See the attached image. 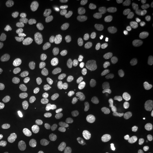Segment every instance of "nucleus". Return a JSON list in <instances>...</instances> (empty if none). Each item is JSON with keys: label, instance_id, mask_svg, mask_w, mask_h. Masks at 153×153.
<instances>
[{"label": "nucleus", "instance_id": "a19ab883", "mask_svg": "<svg viewBox=\"0 0 153 153\" xmlns=\"http://www.w3.org/2000/svg\"><path fill=\"white\" fill-rule=\"evenodd\" d=\"M7 91V88L5 85L0 84V98H2L5 95Z\"/></svg>", "mask_w": 153, "mask_h": 153}, {"label": "nucleus", "instance_id": "2eb2a0df", "mask_svg": "<svg viewBox=\"0 0 153 153\" xmlns=\"http://www.w3.org/2000/svg\"><path fill=\"white\" fill-rule=\"evenodd\" d=\"M102 88L98 85H94L88 89L86 93V98L87 100H91L96 98L100 94Z\"/></svg>", "mask_w": 153, "mask_h": 153}, {"label": "nucleus", "instance_id": "cd10ccee", "mask_svg": "<svg viewBox=\"0 0 153 153\" xmlns=\"http://www.w3.org/2000/svg\"><path fill=\"white\" fill-rule=\"evenodd\" d=\"M130 79L134 85H138L142 82V74L140 71H133L130 76Z\"/></svg>", "mask_w": 153, "mask_h": 153}, {"label": "nucleus", "instance_id": "0eeeda50", "mask_svg": "<svg viewBox=\"0 0 153 153\" xmlns=\"http://www.w3.org/2000/svg\"><path fill=\"white\" fill-rule=\"evenodd\" d=\"M117 126V120L115 116L109 115L106 116L102 123V127L105 131H114Z\"/></svg>", "mask_w": 153, "mask_h": 153}, {"label": "nucleus", "instance_id": "b1692460", "mask_svg": "<svg viewBox=\"0 0 153 153\" xmlns=\"http://www.w3.org/2000/svg\"><path fill=\"white\" fill-rule=\"evenodd\" d=\"M145 28V24L144 22H138L136 26H134L130 31V34L134 36H138L143 31Z\"/></svg>", "mask_w": 153, "mask_h": 153}, {"label": "nucleus", "instance_id": "37998d69", "mask_svg": "<svg viewBox=\"0 0 153 153\" xmlns=\"http://www.w3.org/2000/svg\"><path fill=\"white\" fill-rule=\"evenodd\" d=\"M109 19L111 21L114 23H118L119 22V18L118 17L115 15H110L109 16Z\"/></svg>", "mask_w": 153, "mask_h": 153}, {"label": "nucleus", "instance_id": "f3484780", "mask_svg": "<svg viewBox=\"0 0 153 153\" xmlns=\"http://www.w3.org/2000/svg\"><path fill=\"white\" fill-rule=\"evenodd\" d=\"M13 77V71L11 68L7 66L3 68L0 73V81L2 82H7L10 81Z\"/></svg>", "mask_w": 153, "mask_h": 153}, {"label": "nucleus", "instance_id": "4468645a", "mask_svg": "<svg viewBox=\"0 0 153 153\" xmlns=\"http://www.w3.org/2000/svg\"><path fill=\"white\" fill-rule=\"evenodd\" d=\"M57 131L61 138L68 139L71 135V126L67 123H62L59 126Z\"/></svg>", "mask_w": 153, "mask_h": 153}, {"label": "nucleus", "instance_id": "f704fd0d", "mask_svg": "<svg viewBox=\"0 0 153 153\" xmlns=\"http://www.w3.org/2000/svg\"><path fill=\"white\" fill-rule=\"evenodd\" d=\"M47 62V59L44 57H38L35 58L33 60V66L36 67V68H39L40 66H44Z\"/></svg>", "mask_w": 153, "mask_h": 153}, {"label": "nucleus", "instance_id": "a211bd4d", "mask_svg": "<svg viewBox=\"0 0 153 153\" xmlns=\"http://www.w3.org/2000/svg\"><path fill=\"white\" fill-rule=\"evenodd\" d=\"M107 37V34L104 31H98L94 33L91 38V42L93 45H98L103 42Z\"/></svg>", "mask_w": 153, "mask_h": 153}, {"label": "nucleus", "instance_id": "473e14b6", "mask_svg": "<svg viewBox=\"0 0 153 153\" xmlns=\"http://www.w3.org/2000/svg\"><path fill=\"white\" fill-rule=\"evenodd\" d=\"M134 102L132 100H126L121 105V109L124 112H129L134 108Z\"/></svg>", "mask_w": 153, "mask_h": 153}, {"label": "nucleus", "instance_id": "412c9836", "mask_svg": "<svg viewBox=\"0 0 153 153\" xmlns=\"http://www.w3.org/2000/svg\"><path fill=\"white\" fill-rule=\"evenodd\" d=\"M57 47L60 49H64L66 48L71 47L73 42L71 39L68 38H61L56 42Z\"/></svg>", "mask_w": 153, "mask_h": 153}, {"label": "nucleus", "instance_id": "72a5a7b5", "mask_svg": "<svg viewBox=\"0 0 153 153\" xmlns=\"http://www.w3.org/2000/svg\"><path fill=\"white\" fill-rule=\"evenodd\" d=\"M110 74L107 71H103L101 73L99 78V82L102 86H106L109 83Z\"/></svg>", "mask_w": 153, "mask_h": 153}, {"label": "nucleus", "instance_id": "a878e982", "mask_svg": "<svg viewBox=\"0 0 153 153\" xmlns=\"http://www.w3.org/2000/svg\"><path fill=\"white\" fill-rule=\"evenodd\" d=\"M94 116V112L93 110L88 108V107H85L82 109L81 117L82 120L85 121H88L91 120Z\"/></svg>", "mask_w": 153, "mask_h": 153}, {"label": "nucleus", "instance_id": "f03ea898", "mask_svg": "<svg viewBox=\"0 0 153 153\" xmlns=\"http://www.w3.org/2000/svg\"><path fill=\"white\" fill-rule=\"evenodd\" d=\"M78 11L77 7L73 2H69L63 6L61 11L62 20L66 23H69L74 20Z\"/></svg>", "mask_w": 153, "mask_h": 153}, {"label": "nucleus", "instance_id": "2f4dec72", "mask_svg": "<svg viewBox=\"0 0 153 153\" xmlns=\"http://www.w3.org/2000/svg\"><path fill=\"white\" fill-rule=\"evenodd\" d=\"M9 60L13 62H16L17 61H21L24 60V57L22 56V54L19 52V51L17 49H16L13 51L12 53L9 57Z\"/></svg>", "mask_w": 153, "mask_h": 153}, {"label": "nucleus", "instance_id": "9d476101", "mask_svg": "<svg viewBox=\"0 0 153 153\" xmlns=\"http://www.w3.org/2000/svg\"><path fill=\"white\" fill-rule=\"evenodd\" d=\"M28 4L24 1H16L11 6V10L16 14H21L27 10Z\"/></svg>", "mask_w": 153, "mask_h": 153}, {"label": "nucleus", "instance_id": "20e7f679", "mask_svg": "<svg viewBox=\"0 0 153 153\" xmlns=\"http://www.w3.org/2000/svg\"><path fill=\"white\" fill-rule=\"evenodd\" d=\"M124 78V72L120 69H115L112 71L109 76V86L113 88H119L123 83Z\"/></svg>", "mask_w": 153, "mask_h": 153}, {"label": "nucleus", "instance_id": "c03bdc74", "mask_svg": "<svg viewBox=\"0 0 153 153\" xmlns=\"http://www.w3.org/2000/svg\"><path fill=\"white\" fill-rule=\"evenodd\" d=\"M5 140L1 136H0V148H2L5 143Z\"/></svg>", "mask_w": 153, "mask_h": 153}, {"label": "nucleus", "instance_id": "6ab92c4d", "mask_svg": "<svg viewBox=\"0 0 153 153\" xmlns=\"http://www.w3.org/2000/svg\"><path fill=\"white\" fill-rule=\"evenodd\" d=\"M73 54L78 60H85L88 57V53L82 46H76L73 51Z\"/></svg>", "mask_w": 153, "mask_h": 153}, {"label": "nucleus", "instance_id": "aec40b11", "mask_svg": "<svg viewBox=\"0 0 153 153\" xmlns=\"http://www.w3.org/2000/svg\"><path fill=\"white\" fill-rule=\"evenodd\" d=\"M39 43L46 47H53L56 44V39L53 36H42L39 39Z\"/></svg>", "mask_w": 153, "mask_h": 153}, {"label": "nucleus", "instance_id": "79ce46f5", "mask_svg": "<svg viewBox=\"0 0 153 153\" xmlns=\"http://www.w3.org/2000/svg\"><path fill=\"white\" fill-rule=\"evenodd\" d=\"M132 153V149L129 147L122 148L120 150L118 151L117 153Z\"/></svg>", "mask_w": 153, "mask_h": 153}, {"label": "nucleus", "instance_id": "1a4fd4ad", "mask_svg": "<svg viewBox=\"0 0 153 153\" xmlns=\"http://www.w3.org/2000/svg\"><path fill=\"white\" fill-rule=\"evenodd\" d=\"M123 141V138L120 136L114 135L104 142V146L107 149H112L121 145Z\"/></svg>", "mask_w": 153, "mask_h": 153}, {"label": "nucleus", "instance_id": "9b49d317", "mask_svg": "<svg viewBox=\"0 0 153 153\" xmlns=\"http://www.w3.org/2000/svg\"><path fill=\"white\" fill-rule=\"evenodd\" d=\"M138 52V48L136 46H131L124 51L122 57L126 61L131 60L135 58Z\"/></svg>", "mask_w": 153, "mask_h": 153}, {"label": "nucleus", "instance_id": "49530a36", "mask_svg": "<svg viewBox=\"0 0 153 153\" xmlns=\"http://www.w3.org/2000/svg\"><path fill=\"white\" fill-rule=\"evenodd\" d=\"M19 142H20V143H22V141H19Z\"/></svg>", "mask_w": 153, "mask_h": 153}, {"label": "nucleus", "instance_id": "7ed1b4c3", "mask_svg": "<svg viewBox=\"0 0 153 153\" xmlns=\"http://www.w3.org/2000/svg\"><path fill=\"white\" fill-rule=\"evenodd\" d=\"M66 82V79L61 75H55L45 82V87L49 90H56L62 88Z\"/></svg>", "mask_w": 153, "mask_h": 153}, {"label": "nucleus", "instance_id": "58836bf2", "mask_svg": "<svg viewBox=\"0 0 153 153\" xmlns=\"http://www.w3.org/2000/svg\"><path fill=\"white\" fill-rule=\"evenodd\" d=\"M145 130L149 133H153V119H149L145 123Z\"/></svg>", "mask_w": 153, "mask_h": 153}, {"label": "nucleus", "instance_id": "ea45409f", "mask_svg": "<svg viewBox=\"0 0 153 153\" xmlns=\"http://www.w3.org/2000/svg\"><path fill=\"white\" fill-rule=\"evenodd\" d=\"M121 4L123 5H133L136 4V0H120Z\"/></svg>", "mask_w": 153, "mask_h": 153}, {"label": "nucleus", "instance_id": "f257e3e1", "mask_svg": "<svg viewBox=\"0 0 153 153\" xmlns=\"http://www.w3.org/2000/svg\"><path fill=\"white\" fill-rule=\"evenodd\" d=\"M69 78L71 85L76 89H81L86 84L85 73L81 66H71L69 71Z\"/></svg>", "mask_w": 153, "mask_h": 153}, {"label": "nucleus", "instance_id": "dca6fc26", "mask_svg": "<svg viewBox=\"0 0 153 153\" xmlns=\"http://www.w3.org/2000/svg\"><path fill=\"white\" fill-rule=\"evenodd\" d=\"M105 105L107 109L109 111H114L116 109L118 104V98L114 95H109L105 99Z\"/></svg>", "mask_w": 153, "mask_h": 153}, {"label": "nucleus", "instance_id": "423d86ee", "mask_svg": "<svg viewBox=\"0 0 153 153\" xmlns=\"http://www.w3.org/2000/svg\"><path fill=\"white\" fill-rule=\"evenodd\" d=\"M43 126V121L39 117H33L28 121L26 129L29 133H35L40 131Z\"/></svg>", "mask_w": 153, "mask_h": 153}, {"label": "nucleus", "instance_id": "a18cd8bd", "mask_svg": "<svg viewBox=\"0 0 153 153\" xmlns=\"http://www.w3.org/2000/svg\"><path fill=\"white\" fill-rule=\"evenodd\" d=\"M137 153H145V152H137Z\"/></svg>", "mask_w": 153, "mask_h": 153}, {"label": "nucleus", "instance_id": "bb28decb", "mask_svg": "<svg viewBox=\"0 0 153 153\" xmlns=\"http://www.w3.org/2000/svg\"><path fill=\"white\" fill-rule=\"evenodd\" d=\"M91 131V126L88 124H83L79 126L78 129V134L79 137L88 136Z\"/></svg>", "mask_w": 153, "mask_h": 153}, {"label": "nucleus", "instance_id": "c85d7f7f", "mask_svg": "<svg viewBox=\"0 0 153 153\" xmlns=\"http://www.w3.org/2000/svg\"><path fill=\"white\" fill-rule=\"evenodd\" d=\"M133 27H134V21L131 18L125 19L121 23L120 28L123 31H130Z\"/></svg>", "mask_w": 153, "mask_h": 153}, {"label": "nucleus", "instance_id": "e433bc0d", "mask_svg": "<svg viewBox=\"0 0 153 153\" xmlns=\"http://www.w3.org/2000/svg\"><path fill=\"white\" fill-rule=\"evenodd\" d=\"M136 14V12L133 10L131 11H123L120 13V16L121 18L125 19H129L131 17L135 16Z\"/></svg>", "mask_w": 153, "mask_h": 153}, {"label": "nucleus", "instance_id": "4c0bfd02", "mask_svg": "<svg viewBox=\"0 0 153 153\" xmlns=\"http://www.w3.org/2000/svg\"><path fill=\"white\" fill-rule=\"evenodd\" d=\"M36 71L39 74H47L48 73H51L52 71V69H50L49 67L46 66H43L37 68Z\"/></svg>", "mask_w": 153, "mask_h": 153}, {"label": "nucleus", "instance_id": "393cba45", "mask_svg": "<svg viewBox=\"0 0 153 153\" xmlns=\"http://www.w3.org/2000/svg\"><path fill=\"white\" fill-rule=\"evenodd\" d=\"M30 76L33 82L39 84L46 82L48 79V75L45 74L31 73Z\"/></svg>", "mask_w": 153, "mask_h": 153}, {"label": "nucleus", "instance_id": "ddd939ff", "mask_svg": "<svg viewBox=\"0 0 153 153\" xmlns=\"http://www.w3.org/2000/svg\"><path fill=\"white\" fill-rule=\"evenodd\" d=\"M145 130V123L142 117H138L134 124V131L139 137H142Z\"/></svg>", "mask_w": 153, "mask_h": 153}, {"label": "nucleus", "instance_id": "5701e85b", "mask_svg": "<svg viewBox=\"0 0 153 153\" xmlns=\"http://www.w3.org/2000/svg\"><path fill=\"white\" fill-rule=\"evenodd\" d=\"M57 149V145L54 142H48L41 148L42 153H52L55 152Z\"/></svg>", "mask_w": 153, "mask_h": 153}, {"label": "nucleus", "instance_id": "4be33fe9", "mask_svg": "<svg viewBox=\"0 0 153 153\" xmlns=\"http://www.w3.org/2000/svg\"><path fill=\"white\" fill-rule=\"evenodd\" d=\"M42 142V138L39 135H33L29 137L26 141L28 148H33L38 146Z\"/></svg>", "mask_w": 153, "mask_h": 153}, {"label": "nucleus", "instance_id": "7c9ffc66", "mask_svg": "<svg viewBox=\"0 0 153 153\" xmlns=\"http://www.w3.org/2000/svg\"><path fill=\"white\" fill-rule=\"evenodd\" d=\"M38 30V25L35 23H30L26 25L23 29L24 33L28 36L34 35Z\"/></svg>", "mask_w": 153, "mask_h": 153}, {"label": "nucleus", "instance_id": "f8f14e48", "mask_svg": "<svg viewBox=\"0 0 153 153\" xmlns=\"http://www.w3.org/2000/svg\"><path fill=\"white\" fill-rule=\"evenodd\" d=\"M82 145L83 148L90 152H94L97 148V144L95 140L90 136H88L85 138Z\"/></svg>", "mask_w": 153, "mask_h": 153}, {"label": "nucleus", "instance_id": "39448f33", "mask_svg": "<svg viewBox=\"0 0 153 153\" xmlns=\"http://www.w3.org/2000/svg\"><path fill=\"white\" fill-rule=\"evenodd\" d=\"M20 116V112L18 109L11 107L7 109L1 116V120L4 123H11L18 120Z\"/></svg>", "mask_w": 153, "mask_h": 153}, {"label": "nucleus", "instance_id": "c756f323", "mask_svg": "<svg viewBox=\"0 0 153 153\" xmlns=\"http://www.w3.org/2000/svg\"><path fill=\"white\" fill-rule=\"evenodd\" d=\"M48 48L43 45L36 44L33 47V52L36 55H47L48 53Z\"/></svg>", "mask_w": 153, "mask_h": 153}, {"label": "nucleus", "instance_id": "c9c22d12", "mask_svg": "<svg viewBox=\"0 0 153 153\" xmlns=\"http://www.w3.org/2000/svg\"><path fill=\"white\" fill-rule=\"evenodd\" d=\"M53 31V28L49 26H42L40 30V33L43 35V36H52Z\"/></svg>", "mask_w": 153, "mask_h": 153}, {"label": "nucleus", "instance_id": "6e6552de", "mask_svg": "<svg viewBox=\"0 0 153 153\" xmlns=\"http://www.w3.org/2000/svg\"><path fill=\"white\" fill-rule=\"evenodd\" d=\"M103 25V21L101 18H92L87 26V31L90 33H95L98 32L99 30Z\"/></svg>", "mask_w": 153, "mask_h": 153}]
</instances>
